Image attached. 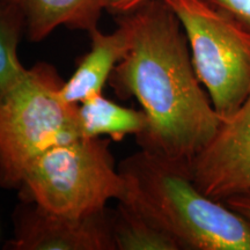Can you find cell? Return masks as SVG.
Segmentation results:
<instances>
[{
    "label": "cell",
    "instance_id": "1",
    "mask_svg": "<svg viewBox=\"0 0 250 250\" xmlns=\"http://www.w3.org/2000/svg\"><path fill=\"white\" fill-rule=\"evenodd\" d=\"M132 42L111 72L121 98H133L147 117L137 137L143 149L190 164L221 124L193 67L179 18L165 0H152L127 14Z\"/></svg>",
    "mask_w": 250,
    "mask_h": 250
},
{
    "label": "cell",
    "instance_id": "2",
    "mask_svg": "<svg viewBox=\"0 0 250 250\" xmlns=\"http://www.w3.org/2000/svg\"><path fill=\"white\" fill-rule=\"evenodd\" d=\"M127 203L169 234L180 249L250 250V225L205 195L190 164L142 149L118 167Z\"/></svg>",
    "mask_w": 250,
    "mask_h": 250
},
{
    "label": "cell",
    "instance_id": "3",
    "mask_svg": "<svg viewBox=\"0 0 250 250\" xmlns=\"http://www.w3.org/2000/svg\"><path fill=\"white\" fill-rule=\"evenodd\" d=\"M64 81L48 62L0 92V187L18 190L37 156L81 138L79 105L61 98Z\"/></svg>",
    "mask_w": 250,
    "mask_h": 250
},
{
    "label": "cell",
    "instance_id": "4",
    "mask_svg": "<svg viewBox=\"0 0 250 250\" xmlns=\"http://www.w3.org/2000/svg\"><path fill=\"white\" fill-rule=\"evenodd\" d=\"M18 190L23 203L77 218L105 210L110 199L120 202L125 186L108 140L81 137L37 156Z\"/></svg>",
    "mask_w": 250,
    "mask_h": 250
},
{
    "label": "cell",
    "instance_id": "5",
    "mask_svg": "<svg viewBox=\"0 0 250 250\" xmlns=\"http://www.w3.org/2000/svg\"><path fill=\"white\" fill-rule=\"evenodd\" d=\"M179 18L193 67L221 121L250 94V29L208 0H165Z\"/></svg>",
    "mask_w": 250,
    "mask_h": 250
},
{
    "label": "cell",
    "instance_id": "6",
    "mask_svg": "<svg viewBox=\"0 0 250 250\" xmlns=\"http://www.w3.org/2000/svg\"><path fill=\"white\" fill-rule=\"evenodd\" d=\"M190 170L197 187L218 201L250 190V94L221 121L213 138L190 162Z\"/></svg>",
    "mask_w": 250,
    "mask_h": 250
},
{
    "label": "cell",
    "instance_id": "7",
    "mask_svg": "<svg viewBox=\"0 0 250 250\" xmlns=\"http://www.w3.org/2000/svg\"><path fill=\"white\" fill-rule=\"evenodd\" d=\"M19 208L14 235L5 245L12 250H116L112 218L105 210L85 217L50 213L35 204Z\"/></svg>",
    "mask_w": 250,
    "mask_h": 250
},
{
    "label": "cell",
    "instance_id": "8",
    "mask_svg": "<svg viewBox=\"0 0 250 250\" xmlns=\"http://www.w3.org/2000/svg\"><path fill=\"white\" fill-rule=\"evenodd\" d=\"M118 27L110 34L99 28L90 31V49L80 59L77 70L64 81L59 94L67 103H78L102 93L111 72L129 51L132 42V23L127 14L118 15Z\"/></svg>",
    "mask_w": 250,
    "mask_h": 250
},
{
    "label": "cell",
    "instance_id": "9",
    "mask_svg": "<svg viewBox=\"0 0 250 250\" xmlns=\"http://www.w3.org/2000/svg\"><path fill=\"white\" fill-rule=\"evenodd\" d=\"M20 9L31 42H41L58 27L87 33L99 28L109 0H8Z\"/></svg>",
    "mask_w": 250,
    "mask_h": 250
},
{
    "label": "cell",
    "instance_id": "10",
    "mask_svg": "<svg viewBox=\"0 0 250 250\" xmlns=\"http://www.w3.org/2000/svg\"><path fill=\"white\" fill-rule=\"evenodd\" d=\"M79 105L81 136L87 138H100L109 136L121 140L125 136L138 137L147 127V117L143 110L126 108L96 94Z\"/></svg>",
    "mask_w": 250,
    "mask_h": 250
},
{
    "label": "cell",
    "instance_id": "11",
    "mask_svg": "<svg viewBox=\"0 0 250 250\" xmlns=\"http://www.w3.org/2000/svg\"><path fill=\"white\" fill-rule=\"evenodd\" d=\"M112 235L118 250H180L169 234L138 208L123 202L112 217Z\"/></svg>",
    "mask_w": 250,
    "mask_h": 250
},
{
    "label": "cell",
    "instance_id": "12",
    "mask_svg": "<svg viewBox=\"0 0 250 250\" xmlns=\"http://www.w3.org/2000/svg\"><path fill=\"white\" fill-rule=\"evenodd\" d=\"M26 34L22 13L8 0H0V92L11 88L26 76L28 68L19 58V44Z\"/></svg>",
    "mask_w": 250,
    "mask_h": 250
},
{
    "label": "cell",
    "instance_id": "13",
    "mask_svg": "<svg viewBox=\"0 0 250 250\" xmlns=\"http://www.w3.org/2000/svg\"><path fill=\"white\" fill-rule=\"evenodd\" d=\"M250 29V0H208Z\"/></svg>",
    "mask_w": 250,
    "mask_h": 250
},
{
    "label": "cell",
    "instance_id": "14",
    "mask_svg": "<svg viewBox=\"0 0 250 250\" xmlns=\"http://www.w3.org/2000/svg\"><path fill=\"white\" fill-rule=\"evenodd\" d=\"M224 203L250 225V190L228 197Z\"/></svg>",
    "mask_w": 250,
    "mask_h": 250
},
{
    "label": "cell",
    "instance_id": "15",
    "mask_svg": "<svg viewBox=\"0 0 250 250\" xmlns=\"http://www.w3.org/2000/svg\"><path fill=\"white\" fill-rule=\"evenodd\" d=\"M149 1L152 0H109L107 11L118 17L129 14Z\"/></svg>",
    "mask_w": 250,
    "mask_h": 250
}]
</instances>
